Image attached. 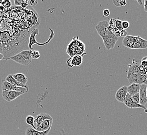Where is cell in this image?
<instances>
[{"label":"cell","instance_id":"27","mask_svg":"<svg viewBox=\"0 0 147 135\" xmlns=\"http://www.w3.org/2000/svg\"><path fill=\"white\" fill-rule=\"evenodd\" d=\"M132 97V99L133 101L135 102H136L137 104H140V96H139V93L136 94L135 95H134V96H131Z\"/></svg>","mask_w":147,"mask_h":135},{"label":"cell","instance_id":"41","mask_svg":"<svg viewBox=\"0 0 147 135\" xmlns=\"http://www.w3.org/2000/svg\"><path fill=\"white\" fill-rule=\"evenodd\" d=\"M144 76L146 78V79L147 81V68H145V73H144Z\"/></svg>","mask_w":147,"mask_h":135},{"label":"cell","instance_id":"39","mask_svg":"<svg viewBox=\"0 0 147 135\" xmlns=\"http://www.w3.org/2000/svg\"><path fill=\"white\" fill-rule=\"evenodd\" d=\"M144 11L147 12V0H145L144 1Z\"/></svg>","mask_w":147,"mask_h":135},{"label":"cell","instance_id":"22","mask_svg":"<svg viewBox=\"0 0 147 135\" xmlns=\"http://www.w3.org/2000/svg\"><path fill=\"white\" fill-rule=\"evenodd\" d=\"M31 51L30 50H23L21 51L20 53L21 54V55L24 58V59L26 60H27L28 62H29L30 63L31 62L32 60V58L31 56Z\"/></svg>","mask_w":147,"mask_h":135},{"label":"cell","instance_id":"37","mask_svg":"<svg viewBox=\"0 0 147 135\" xmlns=\"http://www.w3.org/2000/svg\"><path fill=\"white\" fill-rule=\"evenodd\" d=\"M127 4V2L125 0H119V4L121 7V6H124L126 5Z\"/></svg>","mask_w":147,"mask_h":135},{"label":"cell","instance_id":"7","mask_svg":"<svg viewBox=\"0 0 147 135\" xmlns=\"http://www.w3.org/2000/svg\"><path fill=\"white\" fill-rule=\"evenodd\" d=\"M23 94H24V93L11 90H2V96L3 98L7 102L13 101Z\"/></svg>","mask_w":147,"mask_h":135},{"label":"cell","instance_id":"38","mask_svg":"<svg viewBox=\"0 0 147 135\" xmlns=\"http://www.w3.org/2000/svg\"><path fill=\"white\" fill-rule=\"evenodd\" d=\"M114 34L115 35V37H118V38L121 37V32L119 31H116V32H115Z\"/></svg>","mask_w":147,"mask_h":135},{"label":"cell","instance_id":"42","mask_svg":"<svg viewBox=\"0 0 147 135\" xmlns=\"http://www.w3.org/2000/svg\"><path fill=\"white\" fill-rule=\"evenodd\" d=\"M4 59V56L2 53H0V61L2 59Z\"/></svg>","mask_w":147,"mask_h":135},{"label":"cell","instance_id":"28","mask_svg":"<svg viewBox=\"0 0 147 135\" xmlns=\"http://www.w3.org/2000/svg\"><path fill=\"white\" fill-rule=\"evenodd\" d=\"M140 65L144 68H147V56L144 57L142 58L141 61L140 62Z\"/></svg>","mask_w":147,"mask_h":135},{"label":"cell","instance_id":"15","mask_svg":"<svg viewBox=\"0 0 147 135\" xmlns=\"http://www.w3.org/2000/svg\"><path fill=\"white\" fill-rule=\"evenodd\" d=\"M5 60H12L15 62H17L19 64L24 65H28L30 64L29 62H28L27 60H26L25 59H24V58L21 55V54L20 53L15 55L13 56L9 57L7 59H6Z\"/></svg>","mask_w":147,"mask_h":135},{"label":"cell","instance_id":"36","mask_svg":"<svg viewBox=\"0 0 147 135\" xmlns=\"http://www.w3.org/2000/svg\"><path fill=\"white\" fill-rule=\"evenodd\" d=\"M113 3L114 5L117 7H121L119 4V0H113Z\"/></svg>","mask_w":147,"mask_h":135},{"label":"cell","instance_id":"2","mask_svg":"<svg viewBox=\"0 0 147 135\" xmlns=\"http://www.w3.org/2000/svg\"><path fill=\"white\" fill-rule=\"evenodd\" d=\"M51 31V34L49 35V39L48 40V41L47 42L44 43H41L39 44V43H38L36 39V35H39V30L38 29L36 28L34 29L32 31H31L30 35L29 37L28 41V48L29 50L32 51L33 48H32V46L34 44H37L38 46H42V45H46L48 43L50 42V41L51 39H52L54 37V32L52 30V29L50 28Z\"/></svg>","mask_w":147,"mask_h":135},{"label":"cell","instance_id":"12","mask_svg":"<svg viewBox=\"0 0 147 135\" xmlns=\"http://www.w3.org/2000/svg\"><path fill=\"white\" fill-rule=\"evenodd\" d=\"M45 120H53L51 116L45 113H41L34 117V125L36 128L39 126Z\"/></svg>","mask_w":147,"mask_h":135},{"label":"cell","instance_id":"35","mask_svg":"<svg viewBox=\"0 0 147 135\" xmlns=\"http://www.w3.org/2000/svg\"><path fill=\"white\" fill-rule=\"evenodd\" d=\"M38 4V1L36 0H31L30 1V4L31 6H36Z\"/></svg>","mask_w":147,"mask_h":135},{"label":"cell","instance_id":"4","mask_svg":"<svg viewBox=\"0 0 147 135\" xmlns=\"http://www.w3.org/2000/svg\"><path fill=\"white\" fill-rule=\"evenodd\" d=\"M102 39L105 47L108 50H110L115 47L119 38L115 37L114 34H111Z\"/></svg>","mask_w":147,"mask_h":135},{"label":"cell","instance_id":"24","mask_svg":"<svg viewBox=\"0 0 147 135\" xmlns=\"http://www.w3.org/2000/svg\"><path fill=\"white\" fill-rule=\"evenodd\" d=\"M1 5L3 6L5 9H9L11 7V1L9 0L3 1L1 3Z\"/></svg>","mask_w":147,"mask_h":135},{"label":"cell","instance_id":"30","mask_svg":"<svg viewBox=\"0 0 147 135\" xmlns=\"http://www.w3.org/2000/svg\"><path fill=\"white\" fill-rule=\"evenodd\" d=\"M115 20L113 18H111L110 21H109V25H110L111 27L114 28L115 27Z\"/></svg>","mask_w":147,"mask_h":135},{"label":"cell","instance_id":"31","mask_svg":"<svg viewBox=\"0 0 147 135\" xmlns=\"http://www.w3.org/2000/svg\"><path fill=\"white\" fill-rule=\"evenodd\" d=\"M21 7L23 9H26L28 6V1L27 0H24L23 3H22L21 4Z\"/></svg>","mask_w":147,"mask_h":135},{"label":"cell","instance_id":"40","mask_svg":"<svg viewBox=\"0 0 147 135\" xmlns=\"http://www.w3.org/2000/svg\"><path fill=\"white\" fill-rule=\"evenodd\" d=\"M137 2L139 3L140 5L141 6L144 4V1H143L142 0H137Z\"/></svg>","mask_w":147,"mask_h":135},{"label":"cell","instance_id":"17","mask_svg":"<svg viewBox=\"0 0 147 135\" xmlns=\"http://www.w3.org/2000/svg\"><path fill=\"white\" fill-rule=\"evenodd\" d=\"M53 120H45L43 121L39 126L36 128V130L39 132H45L49 129L50 127L52 126Z\"/></svg>","mask_w":147,"mask_h":135},{"label":"cell","instance_id":"23","mask_svg":"<svg viewBox=\"0 0 147 135\" xmlns=\"http://www.w3.org/2000/svg\"><path fill=\"white\" fill-rule=\"evenodd\" d=\"M34 117L32 116H28L26 118V122L29 125L31 126V127L36 130V127L34 126Z\"/></svg>","mask_w":147,"mask_h":135},{"label":"cell","instance_id":"1","mask_svg":"<svg viewBox=\"0 0 147 135\" xmlns=\"http://www.w3.org/2000/svg\"><path fill=\"white\" fill-rule=\"evenodd\" d=\"M9 15V9L0 11V53L4 55V60L29 48L26 46H28V32L22 31L25 29L18 25L20 21Z\"/></svg>","mask_w":147,"mask_h":135},{"label":"cell","instance_id":"18","mask_svg":"<svg viewBox=\"0 0 147 135\" xmlns=\"http://www.w3.org/2000/svg\"><path fill=\"white\" fill-rule=\"evenodd\" d=\"M5 81L9 82V83H11V84L14 85L15 86L24 87V88H27V90H29L28 85H24L20 83V82H17V81L14 78L13 75H12V74H9V75H8L7 77L6 78Z\"/></svg>","mask_w":147,"mask_h":135},{"label":"cell","instance_id":"44","mask_svg":"<svg viewBox=\"0 0 147 135\" xmlns=\"http://www.w3.org/2000/svg\"><path fill=\"white\" fill-rule=\"evenodd\" d=\"M144 111H145V112L147 113V109H146V110H144Z\"/></svg>","mask_w":147,"mask_h":135},{"label":"cell","instance_id":"25","mask_svg":"<svg viewBox=\"0 0 147 135\" xmlns=\"http://www.w3.org/2000/svg\"><path fill=\"white\" fill-rule=\"evenodd\" d=\"M40 53L39 51H31V56L32 59H39L40 57Z\"/></svg>","mask_w":147,"mask_h":135},{"label":"cell","instance_id":"34","mask_svg":"<svg viewBox=\"0 0 147 135\" xmlns=\"http://www.w3.org/2000/svg\"><path fill=\"white\" fill-rule=\"evenodd\" d=\"M24 0H14L15 5L20 6L21 5L22 3H23Z\"/></svg>","mask_w":147,"mask_h":135},{"label":"cell","instance_id":"29","mask_svg":"<svg viewBox=\"0 0 147 135\" xmlns=\"http://www.w3.org/2000/svg\"><path fill=\"white\" fill-rule=\"evenodd\" d=\"M129 25H130L129 23L127 21H122V27L123 29H124V30L127 29L129 28Z\"/></svg>","mask_w":147,"mask_h":135},{"label":"cell","instance_id":"26","mask_svg":"<svg viewBox=\"0 0 147 135\" xmlns=\"http://www.w3.org/2000/svg\"><path fill=\"white\" fill-rule=\"evenodd\" d=\"M122 21H123L121 20H115V27L119 31H121L122 30H123L122 27Z\"/></svg>","mask_w":147,"mask_h":135},{"label":"cell","instance_id":"20","mask_svg":"<svg viewBox=\"0 0 147 135\" xmlns=\"http://www.w3.org/2000/svg\"><path fill=\"white\" fill-rule=\"evenodd\" d=\"M140 89V85L135 83L131 84L127 86V93L133 96L136 94L139 93Z\"/></svg>","mask_w":147,"mask_h":135},{"label":"cell","instance_id":"45","mask_svg":"<svg viewBox=\"0 0 147 135\" xmlns=\"http://www.w3.org/2000/svg\"></svg>","mask_w":147,"mask_h":135},{"label":"cell","instance_id":"10","mask_svg":"<svg viewBox=\"0 0 147 135\" xmlns=\"http://www.w3.org/2000/svg\"><path fill=\"white\" fill-rule=\"evenodd\" d=\"M147 40L139 35L135 36L133 49H147Z\"/></svg>","mask_w":147,"mask_h":135},{"label":"cell","instance_id":"5","mask_svg":"<svg viewBox=\"0 0 147 135\" xmlns=\"http://www.w3.org/2000/svg\"><path fill=\"white\" fill-rule=\"evenodd\" d=\"M109 26V21L107 20H103L99 22L95 27L98 33L102 39L105 38L108 35L107 28Z\"/></svg>","mask_w":147,"mask_h":135},{"label":"cell","instance_id":"8","mask_svg":"<svg viewBox=\"0 0 147 135\" xmlns=\"http://www.w3.org/2000/svg\"><path fill=\"white\" fill-rule=\"evenodd\" d=\"M124 104L126 106L130 109H136V108H142L144 110L146 109V108L142 104H137L133 101L132 97L128 93L127 94L124 101Z\"/></svg>","mask_w":147,"mask_h":135},{"label":"cell","instance_id":"13","mask_svg":"<svg viewBox=\"0 0 147 135\" xmlns=\"http://www.w3.org/2000/svg\"><path fill=\"white\" fill-rule=\"evenodd\" d=\"M127 94V86H124L119 88L115 94V98L117 101L124 103V99Z\"/></svg>","mask_w":147,"mask_h":135},{"label":"cell","instance_id":"19","mask_svg":"<svg viewBox=\"0 0 147 135\" xmlns=\"http://www.w3.org/2000/svg\"><path fill=\"white\" fill-rule=\"evenodd\" d=\"M135 36L127 35L124 38L123 40V45L130 49H133Z\"/></svg>","mask_w":147,"mask_h":135},{"label":"cell","instance_id":"16","mask_svg":"<svg viewBox=\"0 0 147 135\" xmlns=\"http://www.w3.org/2000/svg\"><path fill=\"white\" fill-rule=\"evenodd\" d=\"M51 127L52 126L50 127L48 130L42 132H39L31 127H28L26 130L25 135H48L51 130Z\"/></svg>","mask_w":147,"mask_h":135},{"label":"cell","instance_id":"11","mask_svg":"<svg viewBox=\"0 0 147 135\" xmlns=\"http://www.w3.org/2000/svg\"><path fill=\"white\" fill-rule=\"evenodd\" d=\"M82 56L81 55H77L73 57H70L67 61L68 67L72 68L73 67H78L82 64Z\"/></svg>","mask_w":147,"mask_h":135},{"label":"cell","instance_id":"32","mask_svg":"<svg viewBox=\"0 0 147 135\" xmlns=\"http://www.w3.org/2000/svg\"><path fill=\"white\" fill-rule=\"evenodd\" d=\"M110 15V11L109 9H105L103 11V15L105 17H109Z\"/></svg>","mask_w":147,"mask_h":135},{"label":"cell","instance_id":"43","mask_svg":"<svg viewBox=\"0 0 147 135\" xmlns=\"http://www.w3.org/2000/svg\"><path fill=\"white\" fill-rule=\"evenodd\" d=\"M2 1H2V0H0V5H1V3H2Z\"/></svg>","mask_w":147,"mask_h":135},{"label":"cell","instance_id":"14","mask_svg":"<svg viewBox=\"0 0 147 135\" xmlns=\"http://www.w3.org/2000/svg\"><path fill=\"white\" fill-rule=\"evenodd\" d=\"M147 85H140V89L139 91L140 104L145 106L147 103Z\"/></svg>","mask_w":147,"mask_h":135},{"label":"cell","instance_id":"3","mask_svg":"<svg viewBox=\"0 0 147 135\" xmlns=\"http://www.w3.org/2000/svg\"><path fill=\"white\" fill-rule=\"evenodd\" d=\"M144 73H145V68L142 67L140 65V62H137L131 65H130L128 70L127 79H128L131 75L135 74H140L142 76H144Z\"/></svg>","mask_w":147,"mask_h":135},{"label":"cell","instance_id":"9","mask_svg":"<svg viewBox=\"0 0 147 135\" xmlns=\"http://www.w3.org/2000/svg\"><path fill=\"white\" fill-rule=\"evenodd\" d=\"M127 79L130 84L135 83L139 85L145 84L147 85V81L146 78L140 74H133Z\"/></svg>","mask_w":147,"mask_h":135},{"label":"cell","instance_id":"33","mask_svg":"<svg viewBox=\"0 0 147 135\" xmlns=\"http://www.w3.org/2000/svg\"><path fill=\"white\" fill-rule=\"evenodd\" d=\"M120 32H121V37H123L124 38L126 36H127V32L126 30L123 29Z\"/></svg>","mask_w":147,"mask_h":135},{"label":"cell","instance_id":"6","mask_svg":"<svg viewBox=\"0 0 147 135\" xmlns=\"http://www.w3.org/2000/svg\"><path fill=\"white\" fill-rule=\"evenodd\" d=\"M1 88L2 90H11V91H15L18 92L26 93L28 92L29 90L24 87H17L14 85L9 83V82L6 81H3L1 85Z\"/></svg>","mask_w":147,"mask_h":135},{"label":"cell","instance_id":"21","mask_svg":"<svg viewBox=\"0 0 147 135\" xmlns=\"http://www.w3.org/2000/svg\"><path fill=\"white\" fill-rule=\"evenodd\" d=\"M13 77L17 82H20L24 85H27L28 79L27 76L23 73H16L13 75Z\"/></svg>","mask_w":147,"mask_h":135}]
</instances>
